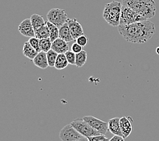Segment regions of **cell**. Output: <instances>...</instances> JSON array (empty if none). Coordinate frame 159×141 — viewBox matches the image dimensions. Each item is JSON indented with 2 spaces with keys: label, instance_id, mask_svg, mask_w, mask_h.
I'll use <instances>...</instances> for the list:
<instances>
[{
  "label": "cell",
  "instance_id": "6da1fadb",
  "mask_svg": "<svg viewBox=\"0 0 159 141\" xmlns=\"http://www.w3.org/2000/svg\"><path fill=\"white\" fill-rule=\"evenodd\" d=\"M155 30V25L148 20L118 26L120 35L129 42L135 44L147 42L154 35Z\"/></svg>",
  "mask_w": 159,
  "mask_h": 141
},
{
  "label": "cell",
  "instance_id": "7a4b0ae2",
  "mask_svg": "<svg viewBox=\"0 0 159 141\" xmlns=\"http://www.w3.org/2000/svg\"><path fill=\"white\" fill-rule=\"evenodd\" d=\"M122 4L127 6L146 19L156 14L157 6L154 0H122Z\"/></svg>",
  "mask_w": 159,
  "mask_h": 141
},
{
  "label": "cell",
  "instance_id": "3957f363",
  "mask_svg": "<svg viewBox=\"0 0 159 141\" xmlns=\"http://www.w3.org/2000/svg\"><path fill=\"white\" fill-rule=\"evenodd\" d=\"M122 10V3L114 0L104 6L102 16L107 23L112 26H119Z\"/></svg>",
  "mask_w": 159,
  "mask_h": 141
},
{
  "label": "cell",
  "instance_id": "277c9868",
  "mask_svg": "<svg viewBox=\"0 0 159 141\" xmlns=\"http://www.w3.org/2000/svg\"><path fill=\"white\" fill-rule=\"evenodd\" d=\"M145 20H148V19L138 14L131 7L122 4L119 25H127Z\"/></svg>",
  "mask_w": 159,
  "mask_h": 141
},
{
  "label": "cell",
  "instance_id": "5b68a950",
  "mask_svg": "<svg viewBox=\"0 0 159 141\" xmlns=\"http://www.w3.org/2000/svg\"><path fill=\"white\" fill-rule=\"evenodd\" d=\"M60 139L63 141H86L87 137L82 135L71 124L65 125L60 132Z\"/></svg>",
  "mask_w": 159,
  "mask_h": 141
},
{
  "label": "cell",
  "instance_id": "8992f818",
  "mask_svg": "<svg viewBox=\"0 0 159 141\" xmlns=\"http://www.w3.org/2000/svg\"><path fill=\"white\" fill-rule=\"evenodd\" d=\"M70 124L79 133H81L82 135L87 137V138L90 136L101 134L99 132L97 131L92 126H91L87 121L83 120V119H81V118L75 119L72 121Z\"/></svg>",
  "mask_w": 159,
  "mask_h": 141
},
{
  "label": "cell",
  "instance_id": "52a82bcc",
  "mask_svg": "<svg viewBox=\"0 0 159 141\" xmlns=\"http://www.w3.org/2000/svg\"><path fill=\"white\" fill-rule=\"evenodd\" d=\"M47 18L48 21L60 28L67 22L68 16L64 10L53 8L48 12Z\"/></svg>",
  "mask_w": 159,
  "mask_h": 141
},
{
  "label": "cell",
  "instance_id": "ba28073f",
  "mask_svg": "<svg viewBox=\"0 0 159 141\" xmlns=\"http://www.w3.org/2000/svg\"><path fill=\"white\" fill-rule=\"evenodd\" d=\"M83 120L102 134H106L108 130V122H106L93 116H85L83 117Z\"/></svg>",
  "mask_w": 159,
  "mask_h": 141
},
{
  "label": "cell",
  "instance_id": "9c48e42d",
  "mask_svg": "<svg viewBox=\"0 0 159 141\" xmlns=\"http://www.w3.org/2000/svg\"><path fill=\"white\" fill-rule=\"evenodd\" d=\"M18 31L22 35L25 37H35V29H34L31 18H26L22 21L20 25L18 26Z\"/></svg>",
  "mask_w": 159,
  "mask_h": 141
},
{
  "label": "cell",
  "instance_id": "30bf717a",
  "mask_svg": "<svg viewBox=\"0 0 159 141\" xmlns=\"http://www.w3.org/2000/svg\"><path fill=\"white\" fill-rule=\"evenodd\" d=\"M67 23L69 25L70 33L74 38V40H76L78 37L84 34L83 26L77 18H68Z\"/></svg>",
  "mask_w": 159,
  "mask_h": 141
},
{
  "label": "cell",
  "instance_id": "8fae6325",
  "mask_svg": "<svg viewBox=\"0 0 159 141\" xmlns=\"http://www.w3.org/2000/svg\"><path fill=\"white\" fill-rule=\"evenodd\" d=\"M130 117H123L120 119V125L122 131L123 138L125 139L130 135L132 132V120H130Z\"/></svg>",
  "mask_w": 159,
  "mask_h": 141
},
{
  "label": "cell",
  "instance_id": "7c38bea8",
  "mask_svg": "<svg viewBox=\"0 0 159 141\" xmlns=\"http://www.w3.org/2000/svg\"><path fill=\"white\" fill-rule=\"evenodd\" d=\"M67 41L65 40H62V38L58 37L52 41V49L53 50L56 52L58 54H62V53H65L69 50V44H68Z\"/></svg>",
  "mask_w": 159,
  "mask_h": 141
},
{
  "label": "cell",
  "instance_id": "4fadbf2b",
  "mask_svg": "<svg viewBox=\"0 0 159 141\" xmlns=\"http://www.w3.org/2000/svg\"><path fill=\"white\" fill-rule=\"evenodd\" d=\"M33 60L36 67L40 68H42V69H45V68H46L48 67H49L47 52L41 51L37 54V55L35 57V59Z\"/></svg>",
  "mask_w": 159,
  "mask_h": 141
},
{
  "label": "cell",
  "instance_id": "5bb4252c",
  "mask_svg": "<svg viewBox=\"0 0 159 141\" xmlns=\"http://www.w3.org/2000/svg\"><path fill=\"white\" fill-rule=\"evenodd\" d=\"M120 118L119 117H115L110 120L108 121V130L114 135H119L123 137L120 125Z\"/></svg>",
  "mask_w": 159,
  "mask_h": 141
},
{
  "label": "cell",
  "instance_id": "9a60e30c",
  "mask_svg": "<svg viewBox=\"0 0 159 141\" xmlns=\"http://www.w3.org/2000/svg\"><path fill=\"white\" fill-rule=\"evenodd\" d=\"M59 37L62 38V40H65L67 42H70V41L74 40L67 22L59 28Z\"/></svg>",
  "mask_w": 159,
  "mask_h": 141
},
{
  "label": "cell",
  "instance_id": "2e32d148",
  "mask_svg": "<svg viewBox=\"0 0 159 141\" xmlns=\"http://www.w3.org/2000/svg\"><path fill=\"white\" fill-rule=\"evenodd\" d=\"M22 52H23L24 56L30 60H33L39 53L32 46L29 41H26L25 43Z\"/></svg>",
  "mask_w": 159,
  "mask_h": 141
},
{
  "label": "cell",
  "instance_id": "e0dca14e",
  "mask_svg": "<svg viewBox=\"0 0 159 141\" xmlns=\"http://www.w3.org/2000/svg\"><path fill=\"white\" fill-rule=\"evenodd\" d=\"M69 64V61H68L65 54L62 53V54H58L54 67L58 70H62L67 67Z\"/></svg>",
  "mask_w": 159,
  "mask_h": 141
},
{
  "label": "cell",
  "instance_id": "ac0fdd59",
  "mask_svg": "<svg viewBox=\"0 0 159 141\" xmlns=\"http://www.w3.org/2000/svg\"><path fill=\"white\" fill-rule=\"evenodd\" d=\"M35 37L39 40L45 39V38H50V30L47 25V22L45 25L35 30Z\"/></svg>",
  "mask_w": 159,
  "mask_h": 141
},
{
  "label": "cell",
  "instance_id": "d6986e66",
  "mask_svg": "<svg viewBox=\"0 0 159 141\" xmlns=\"http://www.w3.org/2000/svg\"><path fill=\"white\" fill-rule=\"evenodd\" d=\"M30 18H31V22L33 24L34 29L35 30L41 27V26L45 25L47 22L45 21L43 16H41V15L37 14H33Z\"/></svg>",
  "mask_w": 159,
  "mask_h": 141
},
{
  "label": "cell",
  "instance_id": "ffe728a7",
  "mask_svg": "<svg viewBox=\"0 0 159 141\" xmlns=\"http://www.w3.org/2000/svg\"><path fill=\"white\" fill-rule=\"evenodd\" d=\"M47 25L50 30V40L52 41H54L59 37V28L48 21H47Z\"/></svg>",
  "mask_w": 159,
  "mask_h": 141
},
{
  "label": "cell",
  "instance_id": "44dd1931",
  "mask_svg": "<svg viewBox=\"0 0 159 141\" xmlns=\"http://www.w3.org/2000/svg\"><path fill=\"white\" fill-rule=\"evenodd\" d=\"M88 59V54L85 50H82L81 52L76 54V65L77 67H82L85 64Z\"/></svg>",
  "mask_w": 159,
  "mask_h": 141
},
{
  "label": "cell",
  "instance_id": "7402d4cb",
  "mask_svg": "<svg viewBox=\"0 0 159 141\" xmlns=\"http://www.w3.org/2000/svg\"><path fill=\"white\" fill-rule=\"evenodd\" d=\"M39 44L41 51L48 52L52 49V41H51L50 38H45V39L39 40Z\"/></svg>",
  "mask_w": 159,
  "mask_h": 141
},
{
  "label": "cell",
  "instance_id": "603a6c76",
  "mask_svg": "<svg viewBox=\"0 0 159 141\" xmlns=\"http://www.w3.org/2000/svg\"><path fill=\"white\" fill-rule=\"evenodd\" d=\"M58 54L54 50H53L51 49L50 50H49L47 52V57H48V64L49 67H55V63L56 61V59H57Z\"/></svg>",
  "mask_w": 159,
  "mask_h": 141
},
{
  "label": "cell",
  "instance_id": "cb8c5ba5",
  "mask_svg": "<svg viewBox=\"0 0 159 141\" xmlns=\"http://www.w3.org/2000/svg\"><path fill=\"white\" fill-rule=\"evenodd\" d=\"M64 54L66 55L69 63L72 64V65H75V64H76V54L73 51L69 50V49Z\"/></svg>",
  "mask_w": 159,
  "mask_h": 141
},
{
  "label": "cell",
  "instance_id": "d4e9b609",
  "mask_svg": "<svg viewBox=\"0 0 159 141\" xmlns=\"http://www.w3.org/2000/svg\"><path fill=\"white\" fill-rule=\"evenodd\" d=\"M29 42L31 44L32 46L35 48L36 50L40 52L41 51V48H40V44H39V40L38 38H37L36 37H30V39L29 40Z\"/></svg>",
  "mask_w": 159,
  "mask_h": 141
},
{
  "label": "cell",
  "instance_id": "484cf974",
  "mask_svg": "<svg viewBox=\"0 0 159 141\" xmlns=\"http://www.w3.org/2000/svg\"><path fill=\"white\" fill-rule=\"evenodd\" d=\"M76 42H77L79 44H80L81 45H82L83 47L85 46V45L88 44L89 42V38L88 37L84 35H81L79 37H78L76 39Z\"/></svg>",
  "mask_w": 159,
  "mask_h": 141
},
{
  "label": "cell",
  "instance_id": "4316f807",
  "mask_svg": "<svg viewBox=\"0 0 159 141\" xmlns=\"http://www.w3.org/2000/svg\"><path fill=\"white\" fill-rule=\"evenodd\" d=\"M88 140L89 141H108L110 140L109 139L107 138L105 136V134H99V135H96L93 136L88 137Z\"/></svg>",
  "mask_w": 159,
  "mask_h": 141
},
{
  "label": "cell",
  "instance_id": "83f0119b",
  "mask_svg": "<svg viewBox=\"0 0 159 141\" xmlns=\"http://www.w3.org/2000/svg\"><path fill=\"white\" fill-rule=\"evenodd\" d=\"M71 50L73 51L75 54H77V53L83 50V46L80 44H79L77 42H75L71 45Z\"/></svg>",
  "mask_w": 159,
  "mask_h": 141
},
{
  "label": "cell",
  "instance_id": "f1b7e54d",
  "mask_svg": "<svg viewBox=\"0 0 159 141\" xmlns=\"http://www.w3.org/2000/svg\"><path fill=\"white\" fill-rule=\"evenodd\" d=\"M123 140H125V139L123 137L119 135H114L111 139H110V141H123Z\"/></svg>",
  "mask_w": 159,
  "mask_h": 141
},
{
  "label": "cell",
  "instance_id": "f546056e",
  "mask_svg": "<svg viewBox=\"0 0 159 141\" xmlns=\"http://www.w3.org/2000/svg\"><path fill=\"white\" fill-rule=\"evenodd\" d=\"M156 52H157V54L159 55V47H157V49H156Z\"/></svg>",
  "mask_w": 159,
  "mask_h": 141
}]
</instances>
